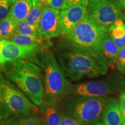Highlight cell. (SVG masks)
I'll return each instance as SVG.
<instances>
[{
    "mask_svg": "<svg viewBox=\"0 0 125 125\" xmlns=\"http://www.w3.org/2000/svg\"><path fill=\"white\" fill-rule=\"evenodd\" d=\"M55 52L57 62L68 80L97 77L108 71V63L102 54L85 51L65 38L57 43Z\"/></svg>",
    "mask_w": 125,
    "mask_h": 125,
    "instance_id": "obj_1",
    "label": "cell"
},
{
    "mask_svg": "<svg viewBox=\"0 0 125 125\" xmlns=\"http://www.w3.org/2000/svg\"><path fill=\"white\" fill-rule=\"evenodd\" d=\"M6 77L14 83L29 100L40 105L44 99L42 70L40 65L28 59H17L1 65Z\"/></svg>",
    "mask_w": 125,
    "mask_h": 125,
    "instance_id": "obj_2",
    "label": "cell"
},
{
    "mask_svg": "<svg viewBox=\"0 0 125 125\" xmlns=\"http://www.w3.org/2000/svg\"><path fill=\"white\" fill-rule=\"evenodd\" d=\"M107 98L70 95L61 100L62 111L74 117L83 125L100 122Z\"/></svg>",
    "mask_w": 125,
    "mask_h": 125,
    "instance_id": "obj_3",
    "label": "cell"
},
{
    "mask_svg": "<svg viewBox=\"0 0 125 125\" xmlns=\"http://www.w3.org/2000/svg\"><path fill=\"white\" fill-rule=\"evenodd\" d=\"M42 70L44 97L57 99L68 94L71 83L65 78L57 59L50 49H45L34 59Z\"/></svg>",
    "mask_w": 125,
    "mask_h": 125,
    "instance_id": "obj_4",
    "label": "cell"
},
{
    "mask_svg": "<svg viewBox=\"0 0 125 125\" xmlns=\"http://www.w3.org/2000/svg\"><path fill=\"white\" fill-rule=\"evenodd\" d=\"M36 109L37 105L0 73V120L13 116H30Z\"/></svg>",
    "mask_w": 125,
    "mask_h": 125,
    "instance_id": "obj_5",
    "label": "cell"
},
{
    "mask_svg": "<svg viewBox=\"0 0 125 125\" xmlns=\"http://www.w3.org/2000/svg\"><path fill=\"white\" fill-rule=\"evenodd\" d=\"M105 31L108 30L96 24L86 12L81 21L64 36L81 49L93 53L102 54L101 42Z\"/></svg>",
    "mask_w": 125,
    "mask_h": 125,
    "instance_id": "obj_6",
    "label": "cell"
},
{
    "mask_svg": "<svg viewBox=\"0 0 125 125\" xmlns=\"http://www.w3.org/2000/svg\"><path fill=\"white\" fill-rule=\"evenodd\" d=\"M125 89V78L120 75H114L100 80L81 82L75 85L71 84L68 94L104 97L105 95L122 92Z\"/></svg>",
    "mask_w": 125,
    "mask_h": 125,
    "instance_id": "obj_7",
    "label": "cell"
},
{
    "mask_svg": "<svg viewBox=\"0 0 125 125\" xmlns=\"http://www.w3.org/2000/svg\"><path fill=\"white\" fill-rule=\"evenodd\" d=\"M87 14L103 29L108 30L121 16V6L116 0H89Z\"/></svg>",
    "mask_w": 125,
    "mask_h": 125,
    "instance_id": "obj_8",
    "label": "cell"
},
{
    "mask_svg": "<svg viewBox=\"0 0 125 125\" xmlns=\"http://www.w3.org/2000/svg\"><path fill=\"white\" fill-rule=\"evenodd\" d=\"M38 47L21 46L8 40H0V65L17 59L33 60L44 51Z\"/></svg>",
    "mask_w": 125,
    "mask_h": 125,
    "instance_id": "obj_9",
    "label": "cell"
},
{
    "mask_svg": "<svg viewBox=\"0 0 125 125\" xmlns=\"http://www.w3.org/2000/svg\"><path fill=\"white\" fill-rule=\"evenodd\" d=\"M59 9L46 6L43 8L38 24L40 33L45 38L50 39L61 35Z\"/></svg>",
    "mask_w": 125,
    "mask_h": 125,
    "instance_id": "obj_10",
    "label": "cell"
},
{
    "mask_svg": "<svg viewBox=\"0 0 125 125\" xmlns=\"http://www.w3.org/2000/svg\"><path fill=\"white\" fill-rule=\"evenodd\" d=\"M87 9V5H78L61 10L60 13L61 35H66L75 27L86 15Z\"/></svg>",
    "mask_w": 125,
    "mask_h": 125,
    "instance_id": "obj_11",
    "label": "cell"
},
{
    "mask_svg": "<svg viewBox=\"0 0 125 125\" xmlns=\"http://www.w3.org/2000/svg\"><path fill=\"white\" fill-rule=\"evenodd\" d=\"M56 98L44 97L40 107V117L44 125H59L62 114Z\"/></svg>",
    "mask_w": 125,
    "mask_h": 125,
    "instance_id": "obj_12",
    "label": "cell"
},
{
    "mask_svg": "<svg viewBox=\"0 0 125 125\" xmlns=\"http://www.w3.org/2000/svg\"><path fill=\"white\" fill-rule=\"evenodd\" d=\"M101 121L104 125H122L123 117L120 108L119 103L116 98H107Z\"/></svg>",
    "mask_w": 125,
    "mask_h": 125,
    "instance_id": "obj_13",
    "label": "cell"
},
{
    "mask_svg": "<svg viewBox=\"0 0 125 125\" xmlns=\"http://www.w3.org/2000/svg\"><path fill=\"white\" fill-rule=\"evenodd\" d=\"M10 41L21 46L38 47L43 49H46L47 48L51 45L49 40L45 38L42 36L39 37L17 33H15L10 38Z\"/></svg>",
    "mask_w": 125,
    "mask_h": 125,
    "instance_id": "obj_14",
    "label": "cell"
},
{
    "mask_svg": "<svg viewBox=\"0 0 125 125\" xmlns=\"http://www.w3.org/2000/svg\"><path fill=\"white\" fill-rule=\"evenodd\" d=\"M119 49L108 32L103 33L101 42V51L108 63L116 62Z\"/></svg>",
    "mask_w": 125,
    "mask_h": 125,
    "instance_id": "obj_15",
    "label": "cell"
},
{
    "mask_svg": "<svg viewBox=\"0 0 125 125\" xmlns=\"http://www.w3.org/2000/svg\"><path fill=\"white\" fill-rule=\"evenodd\" d=\"M32 7L31 0H15L10 8V15L17 23L26 19Z\"/></svg>",
    "mask_w": 125,
    "mask_h": 125,
    "instance_id": "obj_16",
    "label": "cell"
},
{
    "mask_svg": "<svg viewBox=\"0 0 125 125\" xmlns=\"http://www.w3.org/2000/svg\"><path fill=\"white\" fill-rule=\"evenodd\" d=\"M108 32L119 49L125 46V24L121 18H119L112 24Z\"/></svg>",
    "mask_w": 125,
    "mask_h": 125,
    "instance_id": "obj_17",
    "label": "cell"
},
{
    "mask_svg": "<svg viewBox=\"0 0 125 125\" xmlns=\"http://www.w3.org/2000/svg\"><path fill=\"white\" fill-rule=\"evenodd\" d=\"M17 24L10 15L0 21V40H10L15 33Z\"/></svg>",
    "mask_w": 125,
    "mask_h": 125,
    "instance_id": "obj_18",
    "label": "cell"
},
{
    "mask_svg": "<svg viewBox=\"0 0 125 125\" xmlns=\"http://www.w3.org/2000/svg\"><path fill=\"white\" fill-rule=\"evenodd\" d=\"M45 7V6L40 0L37 1L34 5H32V8L24 20H26L30 24L38 27L39 21L42 13L43 9Z\"/></svg>",
    "mask_w": 125,
    "mask_h": 125,
    "instance_id": "obj_19",
    "label": "cell"
},
{
    "mask_svg": "<svg viewBox=\"0 0 125 125\" xmlns=\"http://www.w3.org/2000/svg\"><path fill=\"white\" fill-rule=\"evenodd\" d=\"M15 33L39 37L42 36L40 33L38 26L30 24L26 20H23L18 23L16 28Z\"/></svg>",
    "mask_w": 125,
    "mask_h": 125,
    "instance_id": "obj_20",
    "label": "cell"
},
{
    "mask_svg": "<svg viewBox=\"0 0 125 125\" xmlns=\"http://www.w3.org/2000/svg\"><path fill=\"white\" fill-rule=\"evenodd\" d=\"M19 125H44L39 115H30L19 119Z\"/></svg>",
    "mask_w": 125,
    "mask_h": 125,
    "instance_id": "obj_21",
    "label": "cell"
},
{
    "mask_svg": "<svg viewBox=\"0 0 125 125\" xmlns=\"http://www.w3.org/2000/svg\"><path fill=\"white\" fill-rule=\"evenodd\" d=\"M15 0H0V21L9 15L10 7Z\"/></svg>",
    "mask_w": 125,
    "mask_h": 125,
    "instance_id": "obj_22",
    "label": "cell"
},
{
    "mask_svg": "<svg viewBox=\"0 0 125 125\" xmlns=\"http://www.w3.org/2000/svg\"><path fill=\"white\" fill-rule=\"evenodd\" d=\"M116 63L119 71L122 74L125 73V46L119 51Z\"/></svg>",
    "mask_w": 125,
    "mask_h": 125,
    "instance_id": "obj_23",
    "label": "cell"
},
{
    "mask_svg": "<svg viewBox=\"0 0 125 125\" xmlns=\"http://www.w3.org/2000/svg\"><path fill=\"white\" fill-rule=\"evenodd\" d=\"M59 125H83L82 123L79 122L77 119L74 117L62 114L61 117L60 122Z\"/></svg>",
    "mask_w": 125,
    "mask_h": 125,
    "instance_id": "obj_24",
    "label": "cell"
},
{
    "mask_svg": "<svg viewBox=\"0 0 125 125\" xmlns=\"http://www.w3.org/2000/svg\"><path fill=\"white\" fill-rule=\"evenodd\" d=\"M46 7H50L57 9H64L65 0H40Z\"/></svg>",
    "mask_w": 125,
    "mask_h": 125,
    "instance_id": "obj_25",
    "label": "cell"
},
{
    "mask_svg": "<svg viewBox=\"0 0 125 125\" xmlns=\"http://www.w3.org/2000/svg\"><path fill=\"white\" fill-rule=\"evenodd\" d=\"M89 0H65L64 9L78 5H88Z\"/></svg>",
    "mask_w": 125,
    "mask_h": 125,
    "instance_id": "obj_26",
    "label": "cell"
},
{
    "mask_svg": "<svg viewBox=\"0 0 125 125\" xmlns=\"http://www.w3.org/2000/svg\"><path fill=\"white\" fill-rule=\"evenodd\" d=\"M19 119L18 116H10L4 119L2 122L0 123V125H19Z\"/></svg>",
    "mask_w": 125,
    "mask_h": 125,
    "instance_id": "obj_27",
    "label": "cell"
},
{
    "mask_svg": "<svg viewBox=\"0 0 125 125\" xmlns=\"http://www.w3.org/2000/svg\"><path fill=\"white\" fill-rule=\"evenodd\" d=\"M119 105L123 118H125V92H122L120 94Z\"/></svg>",
    "mask_w": 125,
    "mask_h": 125,
    "instance_id": "obj_28",
    "label": "cell"
},
{
    "mask_svg": "<svg viewBox=\"0 0 125 125\" xmlns=\"http://www.w3.org/2000/svg\"><path fill=\"white\" fill-rule=\"evenodd\" d=\"M120 5L121 7L125 8V0H116Z\"/></svg>",
    "mask_w": 125,
    "mask_h": 125,
    "instance_id": "obj_29",
    "label": "cell"
},
{
    "mask_svg": "<svg viewBox=\"0 0 125 125\" xmlns=\"http://www.w3.org/2000/svg\"><path fill=\"white\" fill-rule=\"evenodd\" d=\"M89 125H104L101 122H97V123H92V124Z\"/></svg>",
    "mask_w": 125,
    "mask_h": 125,
    "instance_id": "obj_30",
    "label": "cell"
},
{
    "mask_svg": "<svg viewBox=\"0 0 125 125\" xmlns=\"http://www.w3.org/2000/svg\"><path fill=\"white\" fill-rule=\"evenodd\" d=\"M40 1V0H31V1H32V5H34L35 3H36L37 2V1Z\"/></svg>",
    "mask_w": 125,
    "mask_h": 125,
    "instance_id": "obj_31",
    "label": "cell"
},
{
    "mask_svg": "<svg viewBox=\"0 0 125 125\" xmlns=\"http://www.w3.org/2000/svg\"><path fill=\"white\" fill-rule=\"evenodd\" d=\"M122 125H125V118H123V122Z\"/></svg>",
    "mask_w": 125,
    "mask_h": 125,
    "instance_id": "obj_32",
    "label": "cell"
}]
</instances>
